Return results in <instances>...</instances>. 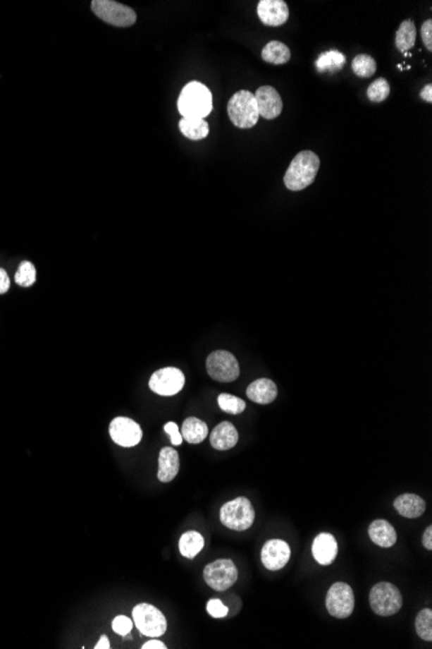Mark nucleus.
I'll return each instance as SVG.
<instances>
[{
	"label": "nucleus",
	"instance_id": "f257e3e1",
	"mask_svg": "<svg viewBox=\"0 0 432 649\" xmlns=\"http://www.w3.org/2000/svg\"><path fill=\"white\" fill-rule=\"evenodd\" d=\"M178 109L183 119H204L212 111L211 91L201 82H189L181 90Z\"/></svg>",
	"mask_w": 432,
	"mask_h": 649
},
{
	"label": "nucleus",
	"instance_id": "f03ea898",
	"mask_svg": "<svg viewBox=\"0 0 432 649\" xmlns=\"http://www.w3.org/2000/svg\"><path fill=\"white\" fill-rule=\"evenodd\" d=\"M320 170V159L312 151L299 152L286 170L283 182L289 190H303L311 186Z\"/></svg>",
	"mask_w": 432,
	"mask_h": 649
},
{
	"label": "nucleus",
	"instance_id": "7ed1b4c3",
	"mask_svg": "<svg viewBox=\"0 0 432 649\" xmlns=\"http://www.w3.org/2000/svg\"><path fill=\"white\" fill-rule=\"evenodd\" d=\"M227 111L232 123L238 128H252L259 121V111L255 96L247 90L238 91L230 97Z\"/></svg>",
	"mask_w": 432,
	"mask_h": 649
},
{
	"label": "nucleus",
	"instance_id": "20e7f679",
	"mask_svg": "<svg viewBox=\"0 0 432 649\" xmlns=\"http://www.w3.org/2000/svg\"><path fill=\"white\" fill-rule=\"evenodd\" d=\"M255 520V511L252 502L244 497L230 500L221 508V521L230 530L244 531L250 529Z\"/></svg>",
	"mask_w": 432,
	"mask_h": 649
},
{
	"label": "nucleus",
	"instance_id": "39448f33",
	"mask_svg": "<svg viewBox=\"0 0 432 649\" xmlns=\"http://www.w3.org/2000/svg\"><path fill=\"white\" fill-rule=\"evenodd\" d=\"M369 602L370 608L376 614L388 617L401 609L402 596L399 588L393 583L379 582L370 590Z\"/></svg>",
	"mask_w": 432,
	"mask_h": 649
},
{
	"label": "nucleus",
	"instance_id": "423d86ee",
	"mask_svg": "<svg viewBox=\"0 0 432 649\" xmlns=\"http://www.w3.org/2000/svg\"><path fill=\"white\" fill-rule=\"evenodd\" d=\"M91 8L104 23L117 28H130L137 20L134 9L113 0H94L91 3Z\"/></svg>",
	"mask_w": 432,
	"mask_h": 649
},
{
	"label": "nucleus",
	"instance_id": "0eeeda50",
	"mask_svg": "<svg viewBox=\"0 0 432 649\" xmlns=\"http://www.w3.org/2000/svg\"><path fill=\"white\" fill-rule=\"evenodd\" d=\"M135 626L139 631L150 638L162 636L167 630V621L161 610L147 602L137 604L132 610Z\"/></svg>",
	"mask_w": 432,
	"mask_h": 649
},
{
	"label": "nucleus",
	"instance_id": "6e6552de",
	"mask_svg": "<svg viewBox=\"0 0 432 649\" xmlns=\"http://www.w3.org/2000/svg\"><path fill=\"white\" fill-rule=\"evenodd\" d=\"M204 582L215 591H227L238 579V570L235 562L221 559L207 564L204 570Z\"/></svg>",
	"mask_w": 432,
	"mask_h": 649
},
{
	"label": "nucleus",
	"instance_id": "1a4fd4ad",
	"mask_svg": "<svg viewBox=\"0 0 432 649\" xmlns=\"http://www.w3.org/2000/svg\"><path fill=\"white\" fill-rule=\"evenodd\" d=\"M206 368L210 377L219 382H232L240 376L236 356L226 350H216L207 356Z\"/></svg>",
	"mask_w": 432,
	"mask_h": 649
},
{
	"label": "nucleus",
	"instance_id": "9d476101",
	"mask_svg": "<svg viewBox=\"0 0 432 649\" xmlns=\"http://www.w3.org/2000/svg\"><path fill=\"white\" fill-rule=\"evenodd\" d=\"M326 609L333 617H350L354 609V595L351 586L345 582L331 585L326 594Z\"/></svg>",
	"mask_w": 432,
	"mask_h": 649
},
{
	"label": "nucleus",
	"instance_id": "9b49d317",
	"mask_svg": "<svg viewBox=\"0 0 432 649\" xmlns=\"http://www.w3.org/2000/svg\"><path fill=\"white\" fill-rule=\"evenodd\" d=\"M185 376L179 368L166 367L152 375L149 388L158 396H176L184 388Z\"/></svg>",
	"mask_w": 432,
	"mask_h": 649
},
{
	"label": "nucleus",
	"instance_id": "f8f14e48",
	"mask_svg": "<svg viewBox=\"0 0 432 649\" xmlns=\"http://www.w3.org/2000/svg\"><path fill=\"white\" fill-rule=\"evenodd\" d=\"M111 439L122 447H134L140 444L142 430L140 425L130 418L119 416L111 423L109 427Z\"/></svg>",
	"mask_w": 432,
	"mask_h": 649
},
{
	"label": "nucleus",
	"instance_id": "ddd939ff",
	"mask_svg": "<svg viewBox=\"0 0 432 649\" xmlns=\"http://www.w3.org/2000/svg\"><path fill=\"white\" fill-rule=\"evenodd\" d=\"M290 547L281 539H272L261 548V562L268 570H281L290 560Z\"/></svg>",
	"mask_w": 432,
	"mask_h": 649
},
{
	"label": "nucleus",
	"instance_id": "4468645a",
	"mask_svg": "<svg viewBox=\"0 0 432 649\" xmlns=\"http://www.w3.org/2000/svg\"><path fill=\"white\" fill-rule=\"evenodd\" d=\"M259 116L266 119H275L283 113V99L272 86H261L255 92Z\"/></svg>",
	"mask_w": 432,
	"mask_h": 649
},
{
	"label": "nucleus",
	"instance_id": "2eb2a0df",
	"mask_svg": "<svg viewBox=\"0 0 432 649\" xmlns=\"http://www.w3.org/2000/svg\"><path fill=\"white\" fill-rule=\"evenodd\" d=\"M289 7L283 0H260L258 16L267 26H281L289 20Z\"/></svg>",
	"mask_w": 432,
	"mask_h": 649
},
{
	"label": "nucleus",
	"instance_id": "dca6fc26",
	"mask_svg": "<svg viewBox=\"0 0 432 649\" xmlns=\"http://www.w3.org/2000/svg\"><path fill=\"white\" fill-rule=\"evenodd\" d=\"M312 554L314 560L321 565H331L338 554V545L335 538L329 533L319 534L312 545Z\"/></svg>",
	"mask_w": 432,
	"mask_h": 649
},
{
	"label": "nucleus",
	"instance_id": "f3484780",
	"mask_svg": "<svg viewBox=\"0 0 432 649\" xmlns=\"http://www.w3.org/2000/svg\"><path fill=\"white\" fill-rule=\"evenodd\" d=\"M179 454L173 447H163L158 458V480L161 483H171L179 473Z\"/></svg>",
	"mask_w": 432,
	"mask_h": 649
},
{
	"label": "nucleus",
	"instance_id": "a211bd4d",
	"mask_svg": "<svg viewBox=\"0 0 432 649\" xmlns=\"http://www.w3.org/2000/svg\"><path fill=\"white\" fill-rule=\"evenodd\" d=\"M210 442L215 450L226 451L236 446L238 442V432L232 423L223 421L212 430Z\"/></svg>",
	"mask_w": 432,
	"mask_h": 649
},
{
	"label": "nucleus",
	"instance_id": "6ab92c4d",
	"mask_svg": "<svg viewBox=\"0 0 432 649\" xmlns=\"http://www.w3.org/2000/svg\"><path fill=\"white\" fill-rule=\"evenodd\" d=\"M277 387L269 379H258L254 381L246 390V394L252 402L259 404H272L277 398Z\"/></svg>",
	"mask_w": 432,
	"mask_h": 649
},
{
	"label": "nucleus",
	"instance_id": "aec40b11",
	"mask_svg": "<svg viewBox=\"0 0 432 649\" xmlns=\"http://www.w3.org/2000/svg\"><path fill=\"white\" fill-rule=\"evenodd\" d=\"M393 507L407 518H418L426 511V503L424 499L416 494H402L395 499Z\"/></svg>",
	"mask_w": 432,
	"mask_h": 649
},
{
	"label": "nucleus",
	"instance_id": "412c9836",
	"mask_svg": "<svg viewBox=\"0 0 432 649\" xmlns=\"http://www.w3.org/2000/svg\"><path fill=\"white\" fill-rule=\"evenodd\" d=\"M369 538L377 546L390 548L396 543L397 535H396V530L393 529V525L388 521L376 520L370 523Z\"/></svg>",
	"mask_w": 432,
	"mask_h": 649
},
{
	"label": "nucleus",
	"instance_id": "4be33fe9",
	"mask_svg": "<svg viewBox=\"0 0 432 649\" xmlns=\"http://www.w3.org/2000/svg\"><path fill=\"white\" fill-rule=\"evenodd\" d=\"M183 439L192 444H201L207 438L209 435V427L207 424L202 420L197 418H188L183 423V427L180 429Z\"/></svg>",
	"mask_w": 432,
	"mask_h": 649
},
{
	"label": "nucleus",
	"instance_id": "5701e85b",
	"mask_svg": "<svg viewBox=\"0 0 432 649\" xmlns=\"http://www.w3.org/2000/svg\"><path fill=\"white\" fill-rule=\"evenodd\" d=\"M261 59L266 63H273V65H283V63L290 61V49L281 42L272 40V42H269L266 44V47L263 48Z\"/></svg>",
	"mask_w": 432,
	"mask_h": 649
},
{
	"label": "nucleus",
	"instance_id": "b1692460",
	"mask_svg": "<svg viewBox=\"0 0 432 649\" xmlns=\"http://www.w3.org/2000/svg\"><path fill=\"white\" fill-rule=\"evenodd\" d=\"M179 128L181 134L190 140H202L210 133V127L204 119H181Z\"/></svg>",
	"mask_w": 432,
	"mask_h": 649
},
{
	"label": "nucleus",
	"instance_id": "393cba45",
	"mask_svg": "<svg viewBox=\"0 0 432 649\" xmlns=\"http://www.w3.org/2000/svg\"><path fill=\"white\" fill-rule=\"evenodd\" d=\"M204 547V538L197 531L184 533L179 540L180 554L187 559H195Z\"/></svg>",
	"mask_w": 432,
	"mask_h": 649
},
{
	"label": "nucleus",
	"instance_id": "a878e982",
	"mask_svg": "<svg viewBox=\"0 0 432 649\" xmlns=\"http://www.w3.org/2000/svg\"><path fill=\"white\" fill-rule=\"evenodd\" d=\"M416 25L412 20H405L400 24V28L396 32L395 44L400 52H407L409 49L416 46Z\"/></svg>",
	"mask_w": 432,
	"mask_h": 649
},
{
	"label": "nucleus",
	"instance_id": "bb28decb",
	"mask_svg": "<svg viewBox=\"0 0 432 649\" xmlns=\"http://www.w3.org/2000/svg\"><path fill=\"white\" fill-rule=\"evenodd\" d=\"M345 63H346V56L337 51V49H331V51L322 54L317 59L316 68L320 73H326V71L335 73V71L343 69Z\"/></svg>",
	"mask_w": 432,
	"mask_h": 649
},
{
	"label": "nucleus",
	"instance_id": "cd10ccee",
	"mask_svg": "<svg viewBox=\"0 0 432 649\" xmlns=\"http://www.w3.org/2000/svg\"><path fill=\"white\" fill-rule=\"evenodd\" d=\"M352 71L360 78H370L377 71V63L373 56L357 55L352 61Z\"/></svg>",
	"mask_w": 432,
	"mask_h": 649
},
{
	"label": "nucleus",
	"instance_id": "c85d7f7f",
	"mask_svg": "<svg viewBox=\"0 0 432 649\" xmlns=\"http://www.w3.org/2000/svg\"><path fill=\"white\" fill-rule=\"evenodd\" d=\"M416 631L421 639L426 641H432V610L430 608L422 609L416 618Z\"/></svg>",
	"mask_w": 432,
	"mask_h": 649
},
{
	"label": "nucleus",
	"instance_id": "c756f323",
	"mask_svg": "<svg viewBox=\"0 0 432 649\" xmlns=\"http://www.w3.org/2000/svg\"><path fill=\"white\" fill-rule=\"evenodd\" d=\"M390 83L385 78H378L368 87V97L373 103H382L390 95Z\"/></svg>",
	"mask_w": 432,
	"mask_h": 649
},
{
	"label": "nucleus",
	"instance_id": "7c9ffc66",
	"mask_svg": "<svg viewBox=\"0 0 432 649\" xmlns=\"http://www.w3.org/2000/svg\"><path fill=\"white\" fill-rule=\"evenodd\" d=\"M218 404L223 411L230 413V415L242 413L246 408L245 401L238 396H230V394H221L218 396Z\"/></svg>",
	"mask_w": 432,
	"mask_h": 649
},
{
	"label": "nucleus",
	"instance_id": "2f4dec72",
	"mask_svg": "<svg viewBox=\"0 0 432 649\" xmlns=\"http://www.w3.org/2000/svg\"><path fill=\"white\" fill-rule=\"evenodd\" d=\"M15 280L17 284L21 286H32L37 280V271H35L34 265L26 261L20 263L16 275H15Z\"/></svg>",
	"mask_w": 432,
	"mask_h": 649
},
{
	"label": "nucleus",
	"instance_id": "473e14b6",
	"mask_svg": "<svg viewBox=\"0 0 432 649\" xmlns=\"http://www.w3.org/2000/svg\"><path fill=\"white\" fill-rule=\"evenodd\" d=\"M111 627H113L114 633L122 635V636H126V635L131 633V630L134 627V621L131 618L126 617V616H117L113 619Z\"/></svg>",
	"mask_w": 432,
	"mask_h": 649
},
{
	"label": "nucleus",
	"instance_id": "72a5a7b5",
	"mask_svg": "<svg viewBox=\"0 0 432 649\" xmlns=\"http://www.w3.org/2000/svg\"><path fill=\"white\" fill-rule=\"evenodd\" d=\"M206 609L214 618H223L228 614V608L219 599H211L207 602Z\"/></svg>",
	"mask_w": 432,
	"mask_h": 649
},
{
	"label": "nucleus",
	"instance_id": "f704fd0d",
	"mask_svg": "<svg viewBox=\"0 0 432 649\" xmlns=\"http://www.w3.org/2000/svg\"><path fill=\"white\" fill-rule=\"evenodd\" d=\"M165 432L171 437V444L173 446H180L183 444V436H181L180 429L176 425V423H167L165 425Z\"/></svg>",
	"mask_w": 432,
	"mask_h": 649
},
{
	"label": "nucleus",
	"instance_id": "c9c22d12",
	"mask_svg": "<svg viewBox=\"0 0 432 649\" xmlns=\"http://www.w3.org/2000/svg\"><path fill=\"white\" fill-rule=\"evenodd\" d=\"M421 37L426 48L431 52L432 51V20L428 18L424 21L421 29Z\"/></svg>",
	"mask_w": 432,
	"mask_h": 649
},
{
	"label": "nucleus",
	"instance_id": "e433bc0d",
	"mask_svg": "<svg viewBox=\"0 0 432 649\" xmlns=\"http://www.w3.org/2000/svg\"><path fill=\"white\" fill-rule=\"evenodd\" d=\"M9 285H11V281H9L8 274L6 272V269H0V294L8 292Z\"/></svg>",
	"mask_w": 432,
	"mask_h": 649
},
{
	"label": "nucleus",
	"instance_id": "4c0bfd02",
	"mask_svg": "<svg viewBox=\"0 0 432 649\" xmlns=\"http://www.w3.org/2000/svg\"><path fill=\"white\" fill-rule=\"evenodd\" d=\"M424 546L431 551L432 550V526H427V529L424 533Z\"/></svg>",
	"mask_w": 432,
	"mask_h": 649
},
{
	"label": "nucleus",
	"instance_id": "58836bf2",
	"mask_svg": "<svg viewBox=\"0 0 432 649\" xmlns=\"http://www.w3.org/2000/svg\"><path fill=\"white\" fill-rule=\"evenodd\" d=\"M142 649H166L167 647L165 645V643L162 641H157V639H153V641H147L144 645L142 647Z\"/></svg>",
	"mask_w": 432,
	"mask_h": 649
},
{
	"label": "nucleus",
	"instance_id": "ea45409f",
	"mask_svg": "<svg viewBox=\"0 0 432 649\" xmlns=\"http://www.w3.org/2000/svg\"><path fill=\"white\" fill-rule=\"evenodd\" d=\"M421 99L426 103H432V86L427 85L426 87L422 88L421 91Z\"/></svg>",
	"mask_w": 432,
	"mask_h": 649
},
{
	"label": "nucleus",
	"instance_id": "a19ab883",
	"mask_svg": "<svg viewBox=\"0 0 432 649\" xmlns=\"http://www.w3.org/2000/svg\"><path fill=\"white\" fill-rule=\"evenodd\" d=\"M94 649H109L111 648V643H109V639H108V638H106L105 635H102L101 638H100V641H97V644L94 645Z\"/></svg>",
	"mask_w": 432,
	"mask_h": 649
}]
</instances>
